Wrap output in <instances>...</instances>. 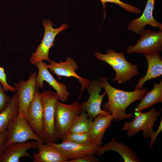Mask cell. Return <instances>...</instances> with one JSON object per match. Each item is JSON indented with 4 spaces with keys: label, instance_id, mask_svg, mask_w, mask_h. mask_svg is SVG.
I'll use <instances>...</instances> for the list:
<instances>
[{
    "label": "cell",
    "instance_id": "obj_1",
    "mask_svg": "<svg viewBox=\"0 0 162 162\" xmlns=\"http://www.w3.org/2000/svg\"><path fill=\"white\" fill-rule=\"evenodd\" d=\"M98 80L108 98V101L103 105L104 110L112 115L114 121L131 118L133 114L126 113V108L134 102L141 100L147 92V89L143 88L141 90L127 92L112 87L106 77H100Z\"/></svg>",
    "mask_w": 162,
    "mask_h": 162
},
{
    "label": "cell",
    "instance_id": "obj_2",
    "mask_svg": "<svg viewBox=\"0 0 162 162\" xmlns=\"http://www.w3.org/2000/svg\"><path fill=\"white\" fill-rule=\"evenodd\" d=\"M94 56L98 60L106 62L114 70L116 75L112 81L124 83L140 74L137 66L128 62L123 52H117L114 50H110L106 54L96 52Z\"/></svg>",
    "mask_w": 162,
    "mask_h": 162
},
{
    "label": "cell",
    "instance_id": "obj_3",
    "mask_svg": "<svg viewBox=\"0 0 162 162\" xmlns=\"http://www.w3.org/2000/svg\"><path fill=\"white\" fill-rule=\"evenodd\" d=\"M43 110V143L56 142L60 140L55 124V112L56 104L59 98L56 92L44 90L40 93Z\"/></svg>",
    "mask_w": 162,
    "mask_h": 162
},
{
    "label": "cell",
    "instance_id": "obj_4",
    "mask_svg": "<svg viewBox=\"0 0 162 162\" xmlns=\"http://www.w3.org/2000/svg\"><path fill=\"white\" fill-rule=\"evenodd\" d=\"M83 111L82 105L75 101L67 104L58 101L55 112V124L60 139H63L68 133L77 117Z\"/></svg>",
    "mask_w": 162,
    "mask_h": 162
},
{
    "label": "cell",
    "instance_id": "obj_5",
    "mask_svg": "<svg viewBox=\"0 0 162 162\" xmlns=\"http://www.w3.org/2000/svg\"><path fill=\"white\" fill-rule=\"evenodd\" d=\"M6 130V146L12 143L26 142L28 140L43 143L41 138L32 129L25 118L19 114L10 122Z\"/></svg>",
    "mask_w": 162,
    "mask_h": 162
},
{
    "label": "cell",
    "instance_id": "obj_6",
    "mask_svg": "<svg viewBox=\"0 0 162 162\" xmlns=\"http://www.w3.org/2000/svg\"><path fill=\"white\" fill-rule=\"evenodd\" d=\"M160 114V112L157 111L154 107L148 112H140L133 121L124 122L122 130L128 131L127 135L129 137L142 131L143 137L147 138L154 131L153 126Z\"/></svg>",
    "mask_w": 162,
    "mask_h": 162
},
{
    "label": "cell",
    "instance_id": "obj_7",
    "mask_svg": "<svg viewBox=\"0 0 162 162\" xmlns=\"http://www.w3.org/2000/svg\"><path fill=\"white\" fill-rule=\"evenodd\" d=\"M42 22L44 28V34L40 44L30 58V62L32 64H35L43 60L49 62L50 60L49 57V52L51 47L55 45L53 42L56 36L68 27V25L65 23L55 28L53 27V23L50 20L44 19Z\"/></svg>",
    "mask_w": 162,
    "mask_h": 162
},
{
    "label": "cell",
    "instance_id": "obj_8",
    "mask_svg": "<svg viewBox=\"0 0 162 162\" xmlns=\"http://www.w3.org/2000/svg\"><path fill=\"white\" fill-rule=\"evenodd\" d=\"M140 37L136 44L129 45L126 49L129 54L133 53H160L162 50V31L155 32L148 29H143L140 32Z\"/></svg>",
    "mask_w": 162,
    "mask_h": 162
},
{
    "label": "cell",
    "instance_id": "obj_9",
    "mask_svg": "<svg viewBox=\"0 0 162 162\" xmlns=\"http://www.w3.org/2000/svg\"><path fill=\"white\" fill-rule=\"evenodd\" d=\"M103 88L98 80L91 81L86 88L89 97L87 100L81 104L83 111H85L89 117L94 119L99 114L106 115L110 113L101 108L104 97L106 94L105 92L100 94Z\"/></svg>",
    "mask_w": 162,
    "mask_h": 162
},
{
    "label": "cell",
    "instance_id": "obj_10",
    "mask_svg": "<svg viewBox=\"0 0 162 162\" xmlns=\"http://www.w3.org/2000/svg\"><path fill=\"white\" fill-rule=\"evenodd\" d=\"M48 62V64L46 63V67L56 76L68 77H72L79 81L81 85V90L78 99L80 100L81 98L83 90L86 88L91 81L82 78L76 74L75 70L78 69L79 66L76 62L69 57H67L64 62L60 61L59 62H56L50 60Z\"/></svg>",
    "mask_w": 162,
    "mask_h": 162
},
{
    "label": "cell",
    "instance_id": "obj_11",
    "mask_svg": "<svg viewBox=\"0 0 162 162\" xmlns=\"http://www.w3.org/2000/svg\"><path fill=\"white\" fill-rule=\"evenodd\" d=\"M37 74L36 72H34L26 81L21 80L14 84L17 94L19 114L24 118L34 95Z\"/></svg>",
    "mask_w": 162,
    "mask_h": 162
},
{
    "label": "cell",
    "instance_id": "obj_12",
    "mask_svg": "<svg viewBox=\"0 0 162 162\" xmlns=\"http://www.w3.org/2000/svg\"><path fill=\"white\" fill-rule=\"evenodd\" d=\"M35 65L38 69L36 77V87L43 89L44 86L43 82L45 81L56 91L60 102L67 101L70 93L67 87L63 84L59 83L55 79L46 67V63L40 61Z\"/></svg>",
    "mask_w": 162,
    "mask_h": 162
},
{
    "label": "cell",
    "instance_id": "obj_13",
    "mask_svg": "<svg viewBox=\"0 0 162 162\" xmlns=\"http://www.w3.org/2000/svg\"><path fill=\"white\" fill-rule=\"evenodd\" d=\"M43 114L40 92L38 88L36 87L34 97L28 108L25 118L32 129L41 139L43 135Z\"/></svg>",
    "mask_w": 162,
    "mask_h": 162
},
{
    "label": "cell",
    "instance_id": "obj_14",
    "mask_svg": "<svg viewBox=\"0 0 162 162\" xmlns=\"http://www.w3.org/2000/svg\"><path fill=\"white\" fill-rule=\"evenodd\" d=\"M48 143L56 150L62 153L67 160L90 154L96 155L99 148L91 143L78 144L62 141L59 144L56 142Z\"/></svg>",
    "mask_w": 162,
    "mask_h": 162
},
{
    "label": "cell",
    "instance_id": "obj_15",
    "mask_svg": "<svg viewBox=\"0 0 162 162\" xmlns=\"http://www.w3.org/2000/svg\"><path fill=\"white\" fill-rule=\"evenodd\" d=\"M155 0H147L145 8L141 16L130 21L127 26L130 31L140 35L142 30L146 25L162 30V24L155 20L153 16Z\"/></svg>",
    "mask_w": 162,
    "mask_h": 162
},
{
    "label": "cell",
    "instance_id": "obj_16",
    "mask_svg": "<svg viewBox=\"0 0 162 162\" xmlns=\"http://www.w3.org/2000/svg\"><path fill=\"white\" fill-rule=\"evenodd\" d=\"M37 149L36 141L11 144L6 146L0 155V162H19L21 158L31 156L27 151Z\"/></svg>",
    "mask_w": 162,
    "mask_h": 162
},
{
    "label": "cell",
    "instance_id": "obj_17",
    "mask_svg": "<svg viewBox=\"0 0 162 162\" xmlns=\"http://www.w3.org/2000/svg\"><path fill=\"white\" fill-rule=\"evenodd\" d=\"M148 63V69L145 75L138 80L134 90H141L147 81L157 78L162 75V58L160 53L144 54Z\"/></svg>",
    "mask_w": 162,
    "mask_h": 162
},
{
    "label": "cell",
    "instance_id": "obj_18",
    "mask_svg": "<svg viewBox=\"0 0 162 162\" xmlns=\"http://www.w3.org/2000/svg\"><path fill=\"white\" fill-rule=\"evenodd\" d=\"M112 115L99 114L94 119L89 131L91 142L98 148L101 146L104 134L111 124Z\"/></svg>",
    "mask_w": 162,
    "mask_h": 162
},
{
    "label": "cell",
    "instance_id": "obj_19",
    "mask_svg": "<svg viewBox=\"0 0 162 162\" xmlns=\"http://www.w3.org/2000/svg\"><path fill=\"white\" fill-rule=\"evenodd\" d=\"M111 150L119 154L125 162H140L134 151L123 143L117 142L114 138L108 143L99 148L96 155L100 157L105 152Z\"/></svg>",
    "mask_w": 162,
    "mask_h": 162
},
{
    "label": "cell",
    "instance_id": "obj_20",
    "mask_svg": "<svg viewBox=\"0 0 162 162\" xmlns=\"http://www.w3.org/2000/svg\"><path fill=\"white\" fill-rule=\"evenodd\" d=\"M37 142L38 152L33 154L34 162H67L64 154L48 143Z\"/></svg>",
    "mask_w": 162,
    "mask_h": 162
},
{
    "label": "cell",
    "instance_id": "obj_21",
    "mask_svg": "<svg viewBox=\"0 0 162 162\" xmlns=\"http://www.w3.org/2000/svg\"><path fill=\"white\" fill-rule=\"evenodd\" d=\"M133 112L139 113L154 104L162 102V79L154 82L153 88L147 92L141 100Z\"/></svg>",
    "mask_w": 162,
    "mask_h": 162
},
{
    "label": "cell",
    "instance_id": "obj_22",
    "mask_svg": "<svg viewBox=\"0 0 162 162\" xmlns=\"http://www.w3.org/2000/svg\"><path fill=\"white\" fill-rule=\"evenodd\" d=\"M18 114V96L16 92L6 108L0 113V134L6 130L10 122Z\"/></svg>",
    "mask_w": 162,
    "mask_h": 162
},
{
    "label": "cell",
    "instance_id": "obj_23",
    "mask_svg": "<svg viewBox=\"0 0 162 162\" xmlns=\"http://www.w3.org/2000/svg\"><path fill=\"white\" fill-rule=\"evenodd\" d=\"M88 117L85 111H82L77 117L68 132H89L94 120Z\"/></svg>",
    "mask_w": 162,
    "mask_h": 162
},
{
    "label": "cell",
    "instance_id": "obj_24",
    "mask_svg": "<svg viewBox=\"0 0 162 162\" xmlns=\"http://www.w3.org/2000/svg\"><path fill=\"white\" fill-rule=\"evenodd\" d=\"M62 140V141L69 142L78 144L91 143L89 132H68Z\"/></svg>",
    "mask_w": 162,
    "mask_h": 162
},
{
    "label": "cell",
    "instance_id": "obj_25",
    "mask_svg": "<svg viewBox=\"0 0 162 162\" xmlns=\"http://www.w3.org/2000/svg\"><path fill=\"white\" fill-rule=\"evenodd\" d=\"M103 7L104 11V16L105 12L104 9L107 6L105 3L107 2L117 4L124 9L127 12L132 13L139 14L142 12L141 10L139 8L132 5L130 4L124 3L120 0H100Z\"/></svg>",
    "mask_w": 162,
    "mask_h": 162
},
{
    "label": "cell",
    "instance_id": "obj_26",
    "mask_svg": "<svg viewBox=\"0 0 162 162\" xmlns=\"http://www.w3.org/2000/svg\"><path fill=\"white\" fill-rule=\"evenodd\" d=\"M1 46L0 44V46ZM0 82L5 91L14 92L16 91L14 87L9 85L7 80L6 74L5 73L4 68L0 66Z\"/></svg>",
    "mask_w": 162,
    "mask_h": 162
},
{
    "label": "cell",
    "instance_id": "obj_27",
    "mask_svg": "<svg viewBox=\"0 0 162 162\" xmlns=\"http://www.w3.org/2000/svg\"><path fill=\"white\" fill-rule=\"evenodd\" d=\"M4 91L0 82V113L6 108L11 98L5 94Z\"/></svg>",
    "mask_w": 162,
    "mask_h": 162
},
{
    "label": "cell",
    "instance_id": "obj_28",
    "mask_svg": "<svg viewBox=\"0 0 162 162\" xmlns=\"http://www.w3.org/2000/svg\"><path fill=\"white\" fill-rule=\"evenodd\" d=\"M95 154H90L75 159L68 160L67 162H98L99 160Z\"/></svg>",
    "mask_w": 162,
    "mask_h": 162
},
{
    "label": "cell",
    "instance_id": "obj_29",
    "mask_svg": "<svg viewBox=\"0 0 162 162\" xmlns=\"http://www.w3.org/2000/svg\"><path fill=\"white\" fill-rule=\"evenodd\" d=\"M162 130V118L160 124L156 132H154L150 135L151 141L149 145L150 148H152L154 144L157 136Z\"/></svg>",
    "mask_w": 162,
    "mask_h": 162
},
{
    "label": "cell",
    "instance_id": "obj_30",
    "mask_svg": "<svg viewBox=\"0 0 162 162\" xmlns=\"http://www.w3.org/2000/svg\"><path fill=\"white\" fill-rule=\"evenodd\" d=\"M7 134V130L0 134V155L7 146L6 140Z\"/></svg>",
    "mask_w": 162,
    "mask_h": 162
}]
</instances>
